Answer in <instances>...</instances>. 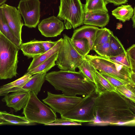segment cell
<instances>
[{"label": "cell", "mask_w": 135, "mask_h": 135, "mask_svg": "<svg viewBox=\"0 0 135 135\" xmlns=\"http://www.w3.org/2000/svg\"><path fill=\"white\" fill-rule=\"evenodd\" d=\"M95 118L92 126H134L135 102L115 91L97 94L94 100Z\"/></svg>", "instance_id": "obj_1"}, {"label": "cell", "mask_w": 135, "mask_h": 135, "mask_svg": "<svg viewBox=\"0 0 135 135\" xmlns=\"http://www.w3.org/2000/svg\"><path fill=\"white\" fill-rule=\"evenodd\" d=\"M45 80L56 90L68 96L81 95L84 97L95 90L94 83L80 72L65 71H52L46 73Z\"/></svg>", "instance_id": "obj_2"}, {"label": "cell", "mask_w": 135, "mask_h": 135, "mask_svg": "<svg viewBox=\"0 0 135 135\" xmlns=\"http://www.w3.org/2000/svg\"><path fill=\"white\" fill-rule=\"evenodd\" d=\"M85 58L99 72L135 85V72L132 71L130 68L99 56L87 55Z\"/></svg>", "instance_id": "obj_3"}, {"label": "cell", "mask_w": 135, "mask_h": 135, "mask_svg": "<svg viewBox=\"0 0 135 135\" xmlns=\"http://www.w3.org/2000/svg\"><path fill=\"white\" fill-rule=\"evenodd\" d=\"M20 49L0 32V79L16 77Z\"/></svg>", "instance_id": "obj_4"}, {"label": "cell", "mask_w": 135, "mask_h": 135, "mask_svg": "<svg viewBox=\"0 0 135 135\" xmlns=\"http://www.w3.org/2000/svg\"><path fill=\"white\" fill-rule=\"evenodd\" d=\"M22 114L30 122L45 125L54 122L57 118L56 112L42 102L37 95L31 92Z\"/></svg>", "instance_id": "obj_5"}, {"label": "cell", "mask_w": 135, "mask_h": 135, "mask_svg": "<svg viewBox=\"0 0 135 135\" xmlns=\"http://www.w3.org/2000/svg\"><path fill=\"white\" fill-rule=\"evenodd\" d=\"M57 17L64 21L65 29H75L83 24L85 11L80 0H60Z\"/></svg>", "instance_id": "obj_6"}, {"label": "cell", "mask_w": 135, "mask_h": 135, "mask_svg": "<svg viewBox=\"0 0 135 135\" xmlns=\"http://www.w3.org/2000/svg\"><path fill=\"white\" fill-rule=\"evenodd\" d=\"M63 36L62 44L58 52L56 64L60 70L75 71L85 56L81 55L76 50L72 44L71 38L65 34Z\"/></svg>", "instance_id": "obj_7"}, {"label": "cell", "mask_w": 135, "mask_h": 135, "mask_svg": "<svg viewBox=\"0 0 135 135\" xmlns=\"http://www.w3.org/2000/svg\"><path fill=\"white\" fill-rule=\"evenodd\" d=\"M97 95L95 90L85 96L72 109L61 115V117L81 123L92 122L95 118L94 100Z\"/></svg>", "instance_id": "obj_8"}, {"label": "cell", "mask_w": 135, "mask_h": 135, "mask_svg": "<svg viewBox=\"0 0 135 135\" xmlns=\"http://www.w3.org/2000/svg\"><path fill=\"white\" fill-rule=\"evenodd\" d=\"M83 98L76 95L68 96L63 93L55 94L48 91L47 97L42 101L61 115L72 109Z\"/></svg>", "instance_id": "obj_9"}, {"label": "cell", "mask_w": 135, "mask_h": 135, "mask_svg": "<svg viewBox=\"0 0 135 135\" xmlns=\"http://www.w3.org/2000/svg\"><path fill=\"white\" fill-rule=\"evenodd\" d=\"M17 8L23 18L24 25L29 28H36L40 16L39 0H21Z\"/></svg>", "instance_id": "obj_10"}, {"label": "cell", "mask_w": 135, "mask_h": 135, "mask_svg": "<svg viewBox=\"0 0 135 135\" xmlns=\"http://www.w3.org/2000/svg\"><path fill=\"white\" fill-rule=\"evenodd\" d=\"M1 6L8 24L15 36L22 42V29L24 24L18 10L15 7L5 3Z\"/></svg>", "instance_id": "obj_11"}, {"label": "cell", "mask_w": 135, "mask_h": 135, "mask_svg": "<svg viewBox=\"0 0 135 135\" xmlns=\"http://www.w3.org/2000/svg\"><path fill=\"white\" fill-rule=\"evenodd\" d=\"M38 28L42 35L46 37L57 36L65 29L64 23L54 16L42 20Z\"/></svg>", "instance_id": "obj_12"}, {"label": "cell", "mask_w": 135, "mask_h": 135, "mask_svg": "<svg viewBox=\"0 0 135 135\" xmlns=\"http://www.w3.org/2000/svg\"><path fill=\"white\" fill-rule=\"evenodd\" d=\"M30 92L22 90L11 93L4 95L2 99L7 106L13 108L16 112L25 107L29 98Z\"/></svg>", "instance_id": "obj_13"}, {"label": "cell", "mask_w": 135, "mask_h": 135, "mask_svg": "<svg viewBox=\"0 0 135 135\" xmlns=\"http://www.w3.org/2000/svg\"><path fill=\"white\" fill-rule=\"evenodd\" d=\"M108 12L101 11L85 12L83 24L103 27L107 25L109 20Z\"/></svg>", "instance_id": "obj_14"}, {"label": "cell", "mask_w": 135, "mask_h": 135, "mask_svg": "<svg viewBox=\"0 0 135 135\" xmlns=\"http://www.w3.org/2000/svg\"><path fill=\"white\" fill-rule=\"evenodd\" d=\"M99 28L94 26L86 25L75 30L71 37V40L82 38L87 39L91 49H92L97 31Z\"/></svg>", "instance_id": "obj_15"}, {"label": "cell", "mask_w": 135, "mask_h": 135, "mask_svg": "<svg viewBox=\"0 0 135 135\" xmlns=\"http://www.w3.org/2000/svg\"><path fill=\"white\" fill-rule=\"evenodd\" d=\"M32 75L27 72L22 77L0 87V96H4L12 92L18 91L30 79Z\"/></svg>", "instance_id": "obj_16"}, {"label": "cell", "mask_w": 135, "mask_h": 135, "mask_svg": "<svg viewBox=\"0 0 135 135\" xmlns=\"http://www.w3.org/2000/svg\"><path fill=\"white\" fill-rule=\"evenodd\" d=\"M46 73L43 72L33 75L26 84L18 91L25 90L37 95L40 91L45 80V76Z\"/></svg>", "instance_id": "obj_17"}, {"label": "cell", "mask_w": 135, "mask_h": 135, "mask_svg": "<svg viewBox=\"0 0 135 135\" xmlns=\"http://www.w3.org/2000/svg\"><path fill=\"white\" fill-rule=\"evenodd\" d=\"M19 48L23 54L29 58H33L44 52L39 41L35 39L28 42L22 43Z\"/></svg>", "instance_id": "obj_18"}, {"label": "cell", "mask_w": 135, "mask_h": 135, "mask_svg": "<svg viewBox=\"0 0 135 135\" xmlns=\"http://www.w3.org/2000/svg\"><path fill=\"white\" fill-rule=\"evenodd\" d=\"M63 38L57 40L56 44L51 49L42 54L33 57V59L27 70L28 72L46 61L52 55L58 52L62 44Z\"/></svg>", "instance_id": "obj_19"}, {"label": "cell", "mask_w": 135, "mask_h": 135, "mask_svg": "<svg viewBox=\"0 0 135 135\" xmlns=\"http://www.w3.org/2000/svg\"><path fill=\"white\" fill-rule=\"evenodd\" d=\"M0 32L15 45L19 47L22 44L15 36L8 24L0 6Z\"/></svg>", "instance_id": "obj_20"}, {"label": "cell", "mask_w": 135, "mask_h": 135, "mask_svg": "<svg viewBox=\"0 0 135 135\" xmlns=\"http://www.w3.org/2000/svg\"><path fill=\"white\" fill-rule=\"evenodd\" d=\"M135 7L133 8L130 5H122L112 11V15L117 19L124 22L129 21L135 12Z\"/></svg>", "instance_id": "obj_21"}, {"label": "cell", "mask_w": 135, "mask_h": 135, "mask_svg": "<svg viewBox=\"0 0 135 135\" xmlns=\"http://www.w3.org/2000/svg\"><path fill=\"white\" fill-rule=\"evenodd\" d=\"M94 76L97 94L106 91H115L114 87L96 70L94 73Z\"/></svg>", "instance_id": "obj_22"}, {"label": "cell", "mask_w": 135, "mask_h": 135, "mask_svg": "<svg viewBox=\"0 0 135 135\" xmlns=\"http://www.w3.org/2000/svg\"><path fill=\"white\" fill-rule=\"evenodd\" d=\"M58 52L55 53L37 67L27 72L32 75L38 73H47L56 65L55 62L57 58Z\"/></svg>", "instance_id": "obj_23"}, {"label": "cell", "mask_w": 135, "mask_h": 135, "mask_svg": "<svg viewBox=\"0 0 135 135\" xmlns=\"http://www.w3.org/2000/svg\"><path fill=\"white\" fill-rule=\"evenodd\" d=\"M3 118L8 122L9 125H32L35 123L28 120L25 116H20L8 113L6 111H1Z\"/></svg>", "instance_id": "obj_24"}, {"label": "cell", "mask_w": 135, "mask_h": 135, "mask_svg": "<svg viewBox=\"0 0 135 135\" xmlns=\"http://www.w3.org/2000/svg\"><path fill=\"white\" fill-rule=\"evenodd\" d=\"M104 0H86L84 5L85 12L97 11L108 12Z\"/></svg>", "instance_id": "obj_25"}, {"label": "cell", "mask_w": 135, "mask_h": 135, "mask_svg": "<svg viewBox=\"0 0 135 135\" xmlns=\"http://www.w3.org/2000/svg\"><path fill=\"white\" fill-rule=\"evenodd\" d=\"M112 31L106 28H99L96 33L92 49L109 41Z\"/></svg>", "instance_id": "obj_26"}, {"label": "cell", "mask_w": 135, "mask_h": 135, "mask_svg": "<svg viewBox=\"0 0 135 135\" xmlns=\"http://www.w3.org/2000/svg\"><path fill=\"white\" fill-rule=\"evenodd\" d=\"M110 56H115L122 53L126 52V50L121 42L112 33L109 40Z\"/></svg>", "instance_id": "obj_27"}, {"label": "cell", "mask_w": 135, "mask_h": 135, "mask_svg": "<svg viewBox=\"0 0 135 135\" xmlns=\"http://www.w3.org/2000/svg\"><path fill=\"white\" fill-rule=\"evenodd\" d=\"M79 71L89 80L94 83V73L96 70L85 58L78 66Z\"/></svg>", "instance_id": "obj_28"}, {"label": "cell", "mask_w": 135, "mask_h": 135, "mask_svg": "<svg viewBox=\"0 0 135 135\" xmlns=\"http://www.w3.org/2000/svg\"><path fill=\"white\" fill-rule=\"evenodd\" d=\"M71 40L74 47L81 55L85 56L88 55L91 50L87 39L82 38Z\"/></svg>", "instance_id": "obj_29"}, {"label": "cell", "mask_w": 135, "mask_h": 135, "mask_svg": "<svg viewBox=\"0 0 135 135\" xmlns=\"http://www.w3.org/2000/svg\"><path fill=\"white\" fill-rule=\"evenodd\" d=\"M135 86L130 84L115 88V91L124 95L135 102Z\"/></svg>", "instance_id": "obj_30"}, {"label": "cell", "mask_w": 135, "mask_h": 135, "mask_svg": "<svg viewBox=\"0 0 135 135\" xmlns=\"http://www.w3.org/2000/svg\"><path fill=\"white\" fill-rule=\"evenodd\" d=\"M106 58L115 63L130 68V65L126 52L115 56H110Z\"/></svg>", "instance_id": "obj_31"}, {"label": "cell", "mask_w": 135, "mask_h": 135, "mask_svg": "<svg viewBox=\"0 0 135 135\" xmlns=\"http://www.w3.org/2000/svg\"><path fill=\"white\" fill-rule=\"evenodd\" d=\"M94 50L100 56L105 57H110L109 41L97 46Z\"/></svg>", "instance_id": "obj_32"}, {"label": "cell", "mask_w": 135, "mask_h": 135, "mask_svg": "<svg viewBox=\"0 0 135 135\" xmlns=\"http://www.w3.org/2000/svg\"><path fill=\"white\" fill-rule=\"evenodd\" d=\"M129 62L130 68L132 71H135V45L133 44L126 51Z\"/></svg>", "instance_id": "obj_33"}, {"label": "cell", "mask_w": 135, "mask_h": 135, "mask_svg": "<svg viewBox=\"0 0 135 135\" xmlns=\"http://www.w3.org/2000/svg\"><path fill=\"white\" fill-rule=\"evenodd\" d=\"M99 73L107 79L114 87L115 88L118 86L128 84L135 86L122 81L106 74L99 72Z\"/></svg>", "instance_id": "obj_34"}, {"label": "cell", "mask_w": 135, "mask_h": 135, "mask_svg": "<svg viewBox=\"0 0 135 135\" xmlns=\"http://www.w3.org/2000/svg\"><path fill=\"white\" fill-rule=\"evenodd\" d=\"M81 123L77 122L65 118H56L54 122L47 124L48 126L57 125H80Z\"/></svg>", "instance_id": "obj_35"}, {"label": "cell", "mask_w": 135, "mask_h": 135, "mask_svg": "<svg viewBox=\"0 0 135 135\" xmlns=\"http://www.w3.org/2000/svg\"><path fill=\"white\" fill-rule=\"evenodd\" d=\"M39 41L43 49L44 52L52 48L57 42V41Z\"/></svg>", "instance_id": "obj_36"}, {"label": "cell", "mask_w": 135, "mask_h": 135, "mask_svg": "<svg viewBox=\"0 0 135 135\" xmlns=\"http://www.w3.org/2000/svg\"><path fill=\"white\" fill-rule=\"evenodd\" d=\"M107 4L109 3H113L115 6H119L126 4L128 0H104Z\"/></svg>", "instance_id": "obj_37"}, {"label": "cell", "mask_w": 135, "mask_h": 135, "mask_svg": "<svg viewBox=\"0 0 135 135\" xmlns=\"http://www.w3.org/2000/svg\"><path fill=\"white\" fill-rule=\"evenodd\" d=\"M4 125H9V124L3 118L1 111H0V126Z\"/></svg>", "instance_id": "obj_38"}, {"label": "cell", "mask_w": 135, "mask_h": 135, "mask_svg": "<svg viewBox=\"0 0 135 135\" xmlns=\"http://www.w3.org/2000/svg\"><path fill=\"white\" fill-rule=\"evenodd\" d=\"M135 12H134L133 15L132 16V17L131 18H132V21L133 22V25H132V26H133V28H134L135 27Z\"/></svg>", "instance_id": "obj_39"}, {"label": "cell", "mask_w": 135, "mask_h": 135, "mask_svg": "<svg viewBox=\"0 0 135 135\" xmlns=\"http://www.w3.org/2000/svg\"><path fill=\"white\" fill-rule=\"evenodd\" d=\"M7 0H0V6L4 3Z\"/></svg>", "instance_id": "obj_40"}]
</instances>
